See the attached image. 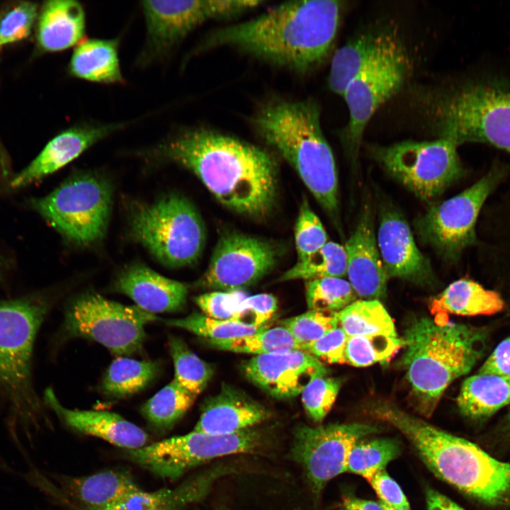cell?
<instances>
[{
    "label": "cell",
    "mask_w": 510,
    "mask_h": 510,
    "mask_svg": "<svg viewBox=\"0 0 510 510\" xmlns=\"http://www.w3.org/2000/svg\"><path fill=\"white\" fill-rule=\"evenodd\" d=\"M193 173L226 208L252 217L266 215L277 193V166L265 150L205 129L178 131L149 153Z\"/></svg>",
    "instance_id": "6da1fadb"
},
{
    "label": "cell",
    "mask_w": 510,
    "mask_h": 510,
    "mask_svg": "<svg viewBox=\"0 0 510 510\" xmlns=\"http://www.w3.org/2000/svg\"><path fill=\"white\" fill-rule=\"evenodd\" d=\"M341 8L338 1H288L254 19L215 31L205 45L232 46L272 64L305 72L328 56Z\"/></svg>",
    "instance_id": "7a4b0ae2"
},
{
    "label": "cell",
    "mask_w": 510,
    "mask_h": 510,
    "mask_svg": "<svg viewBox=\"0 0 510 510\" xmlns=\"http://www.w3.org/2000/svg\"><path fill=\"white\" fill-rule=\"evenodd\" d=\"M372 413L400 431L439 478L475 499L510 506V463L499 461L465 439L450 434L390 402H378Z\"/></svg>",
    "instance_id": "3957f363"
},
{
    "label": "cell",
    "mask_w": 510,
    "mask_h": 510,
    "mask_svg": "<svg viewBox=\"0 0 510 510\" xmlns=\"http://www.w3.org/2000/svg\"><path fill=\"white\" fill-rule=\"evenodd\" d=\"M402 364L419 411L430 416L449 385L481 357L484 334L463 324L416 319L405 329Z\"/></svg>",
    "instance_id": "277c9868"
},
{
    "label": "cell",
    "mask_w": 510,
    "mask_h": 510,
    "mask_svg": "<svg viewBox=\"0 0 510 510\" xmlns=\"http://www.w3.org/2000/svg\"><path fill=\"white\" fill-rule=\"evenodd\" d=\"M319 115L314 102L278 100L262 107L253 123L261 137L294 168L324 210L336 217L337 171Z\"/></svg>",
    "instance_id": "5b68a950"
},
{
    "label": "cell",
    "mask_w": 510,
    "mask_h": 510,
    "mask_svg": "<svg viewBox=\"0 0 510 510\" xmlns=\"http://www.w3.org/2000/svg\"><path fill=\"white\" fill-rule=\"evenodd\" d=\"M438 137L485 143L510 153V79L483 74L444 92L433 108Z\"/></svg>",
    "instance_id": "8992f818"
},
{
    "label": "cell",
    "mask_w": 510,
    "mask_h": 510,
    "mask_svg": "<svg viewBox=\"0 0 510 510\" xmlns=\"http://www.w3.org/2000/svg\"><path fill=\"white\" fill-rule=\"evenodd\" d=\"M47 310V301L40 295L0 301V402L8 406L11 420L24 426L34 420L38 408L31 359Z\"/></svg>",
    "instance_id": "52a82bcc"
},
{
    "label": "cell",
    "mask_w": 510,
    "mask_h": 510,
    "mask_svg": "<svg viewBox=\"0 0 510 510\" xmlns=\"http://www.w3.org/2000/svg\"><path fill=\"white\" fill-rule=\"evenodd\" d=\"M132 237L161 264L181 268L194 264L205 242L203 222L186 198L167 194L151 203H140L130 210Z\"/></svg>",
    "instance_id": "ba28073f"
},
{
    "label": "cell",
    "mask_w": 510,
    "mask_h": 510,
    "mask_svg": "<svg viewBox=\"0 0 510 510\" xmlns=\"http://www.w3.org/2000/svg\"><path fill=\"white\" fill-rule=\"evenodd\" d=\"M112 187L96 174L72 176L48 195L31 200V205L61 235L74 244L100 241L109 222Z\"/></svg>",
    "instance_id": "9c48e42d"
},
{
    "label": "cell",
    "mask_w": 510,
    "mask_h": 510,
    "mask_svg": "<svg viewBox=\"0 0 510 510\" xmlns=\"http://www.w3.org/2000/svg\"><path fill=\"white\" fill-rule=\"evenodd\" d=\"M409 69V60L400 40L391 33L382 32L376 52L341 96L349 113L344 137L351 156L357 155L371 117L400 90Z\"/></svg>",
    "instance_id": "30bf717a"
},
{
    "label": "cell",
    "mask_w": 510,
    "mask_h": 510,
    "mask_svg": "<svg viewBox=\"0 0 510 510\" xmlns=\"http://www.w3.org/2000/svg\"><path fill=\"white\" fill-rule=\"evenodd\" d=\"M458 146L438 137L432 141H403L373 149L375 159L416 197L430 202L464 174Z\"/></svg>",
    "instance_id": "8fae6325"
},
{
    "label": "cell",
    "mask_w": 510,
    "mask_h": 510,
    "mask_svg": "<svg viewBox=\"0 0 510 510\" xmlns=\"http://www.w3.org/2000/svg\"><path fill=\"white\" fill-rule=\"evenodd\" d=\"M260 431L250 428L230 435L193 431L145 446L127 450L128 458L154 475L175 480L190 469L212 459L255 453L263 445Z\"/></svg>",
    "instance_id": "7c38bea8"
},
{
    "label": "cell",
    "mask_w": 510,
    "mask_h": 510,
    "mask_svg": "<svg viewBox=\"0 0 510 510\" xmlns=\"http://www.w3.org/2000/svg\"><path fill=\"white\" fill-rule=\"evenodd\" d=\"M159 319L137 306L124 305L91 292L70 302L64 329L69 335L97 341L122 357L140 351L145 339V326Z\"/></svg>",
    "instance_id": "4fadbf2b"
},
{
    "label": "cell",
    "mask_w": 510,
    "mask_h": 510,
    "mask_svg": "<svg viewBox=\"0 0 510 510\" xmlns=\"http://www.w3.org/2000/svg\"><path fill=\"white\" fill-rule=\"evenodd\" d=\"M259 0L143 1L145 41L137 64L164 57L193 28L210 19L227 18L258 7Z\"/></svg>",
    "instance_id": "5bb4252c"
},
{
    "label": "cell",
    "mask_w": 510,
    "mask_h": 510,
    "mask_svg": "<svg viewBox=\"0 0 510 510\" xmlns=\"http://www.w3.org/2000/svg\"><path fill=\"white\" fill-rule=\"evenodd\" d=\"M498 178L497 173L491 171L457 196L431 206L415 221L420 240L443 259H457L475 243L477 218Z\"/></svg>",
    "instance_id": "9a60e30c"
},
{
    "label": "cell",
    "mask_w": 510,
    "mask_h": 510,
    "mask_svg": "<svg viewBox=\"0 0 510 510\" xmlns=\"http://www.w3.org/2000/svg\"><path fill=\"white\" fill-rule=\"evenodd\" d=\"M379 431L376 426L360 423L301 426L295 431L291 455L303 467L313 492L319 494L331 479L346 472L353 446Z\"/></svg>",
    "instance_id": "2e32d148"
},
{
    "label": "cell",
    "mask_w": 510,
    "mask_h": 510,
    "mask_svg": "<svg viewBox=\"0 0 510 510\" xmlns=\"http://www.w3.org/2000/svg\"><path fill=\"white\" fill-rule=\"evenodd\" d=\"M280 256V248L270 241L243 233H225L196 285L220 291L241 290L271 272Z\"/></svg>",
    "instance_id": "e0dca14e"
},
{
    "label": "cell",
    "mask_w": 510,
    "mask_h": 510,
    "mask_svg": "<svg viewBox=\"0 0 510 510\" xmlns=\"http://www.w3.org/2000/svg\"><path fill=\"white\" fill-rule=\"evenodd\" d=\"M242 368L249 380L278 399L298 396L312 380L329 373L320 360L302 350L255 356Z\"/></svg>",
    "instance_id": "ac0fdd59"
},
{
    "label": "cell",
    "mask_w": 510,
    "mask_h": 510,
    "mask_svg": "<svg viewBox=\"0 0 510 510\" xmlns=\"http://www.w3.org/2000/svg\"><path fill=\"white\" fill-rule=\"evenodd\" d=\"M128 125L126 122H82L64 130L49 141L30 164L13 178L11 186L24 187L41 180Z\"/></svg>",
    "instance_id": "d6986e66"
},
{
    "label": "cell",
    "mask_w": 510,
    "mask_h": 510,
    "mask_svg": "<svg viewBox=\"0 0 510 510\" xmlns=\"http://www.w3.org/2000/svg\"><path fill=\"white\" fill-rule=\"evenodd\" d=\"M377 244L388 278L423 285L434 280L429 260L417 247L409 225L397 210H382Z\"/></svg>",
    "instance_id": "ffe728a7"
},
{
    "label": "cell",
    "mask_w": 510,
    "mask_h": 510,
    "mask_svg": "<svg viewBox=\"0 0 510 510\" xmlns=\"http://www.w3.org/2000/svg\"><path fill=\"white\" fill-rule=\"evenodd\" d=\"M349 283L356 295L367 300L385 297L388 276L375 238L373 216L366 206L345 245Z\"/></svg>",
    "instance_id": "44dd1931"
},
{
    "label": "cell",
    "mask_w": 510,
    "mask_h": 510,
    "mask_svg": "<svg viewBox=\"0 0 510 510\" xmlns=\"http://www.w3.org/2000/svg\"><path fill=\"white\" fill-rule=\"evenodd\" d=\"M114 289L153 314L181 310L188 293L186 284L168 278L141 264L124 268L115 280Z\"/></svg>",
    "instance_id": "7402d4cb"
},
{
    "label": "cell",
    "mask_w": 510,
    "mask_h": 510,
    "mask_svg": "<svg viewBox=\"0 0 510 510\" xmlns=\"http://www.w3.org/2000/svg\"><path fill=\"white\" fill-rule=\"evenodd\" d=\"M268 416L266 408L244 392L227 385L203 402L193 431L230 435L251 428Z\"/></svg>",
    "instance_id": "603a6c76"
},
{
    "label": "cell",
    "mask_w": 510,
    "mask_h": 510,
    "mask_svg": "<svg viewBox=\"0 0 510 510\" xmlns=\"http://www.w3.org/2000/svg\"><path fill=\"white\" fill-rule=\"evenodd\" d=\"M45 401L68 426L80 433L127 450L142 448L148 442V434L143 429L114 412L68 409L60 403L51 388L45 390Z\"/></svg>",
    "instance_id": "cb8c5ba5"
},
{
    "label": "cell",
    "mask_w": 510,
    "mask_h": 510,
    "mask_svg": "<svg viewBox=\"0 0 510 510\" xmlns=\"http://www.w3.org/2000/svg\"><path fill=\"white\" fill-rule=\"evenodd\" d=\"M62 484L63 493L57 498L81 510H107L142 490L129 472L120 470L65 478Z\"/></svg>",
    "instance_id": "d4e9b609"
},
{
    "label": "cell",
    "mask_w": 510,
    "mask_h": 510,
    "mask_svg": "<svg viewBox=\"0 0 510 510\" xmlns=\"http://www.w3.org/2000/svg\"><path fill=\"white\" fill-rule=\"evenodd\" d=\"M86 30V12L74 0H51L40 11L37 40L45 52H55L76 46Z\"/></svg>",
    "instance_id": "484cf974"
},
{
    "label": "cell",
    "mask_w": 510,
    "mask_h": 510,
    "mask_svg": "<svg viewBox=\"0 0 510 510\" xmlns=\"http://www.w3.org/2000/svg\"><path fill=\"white\" fill-rule=\"evenodd\" d=\"M67 68L69 75L76 79L103 84H124L119 39L81 40L75 46Z\"/></svg>",
    "instance_id": "4316f807"
},
{
    "label": "cell",
    "mask_w": 510,
    "mask_h": 510,
    "mask_svg": "<svg viewBox=\"0 0 510 510\" xmlns=\"http://www.w3.org/2000/svg\"><path fill=\"white\" fill-rule=\"evenodd\" d=\"M456 402L460 413L483 420L510 404V376L479 373L462 383Z\"/></svg>",
    "instance_id": "83f0119b"
},
{
    "label": "cell",
    "mask_w": 510,
    "mask_h": 510,
    "mask_svg": "<svg viewBox=\"0 0 510 510\" xmlns=\"http://www.w3.org/2000/svg\"><path fill=\"white\" fill-rule=\"evenodd\" d=\"M504 307L501 296L485 289L478 283L461 278L451 283L443 291L431 298L432 314L450 313L463 316L493 314Z\"/></svg>",
    "instance_id": "f1b7e54d"
},
{
    "label": "cell",
    "mask_w": 510,
    "mask_h": 510,
    "mask_svg": "<svg viewBox=\"0 0 510 510\" xmlns=\"http://www.w3.org/2000/svg\"><path fill=\"white\" fill-rule=\"evenodd\" d=\"M216 472L191 478L173 489L154 492L140 490L107 510H181L185 506L202 499L208 492ZM72 510H81L69 506Z\"/></svg>",
    "instance_id": "f546056e"
},
{
    "label": "cell",
    "mask_w": 510,
    "mask_h": 510,
    "mask_svg": "<svg viewBox=\"0 0 510 510\" xmlns=\"http://www.w3.org/2000/svg\"><path fill=\"white\" fill-rule=\"evenodd\" d=\"M382 35V32L361 35L336 51L329 76L332 91L342 96L348 84L376 52Z\"/></svg>",
    "instance_id": "4dcf8cb0"
},
{
    "label": "cell",
    "mask_w": 510,
    "mask_h": 510,
    "mask_svg": "<svg viewBox=\"0 0 510 510\" xmlns=\"http://www.w3.org/2000/svg\"><path fill=\"white\" fill-rule=\"evenodd\" d=\"M157 363L137 361L125 357L114 360L108 367L101 383L103 392L108 397L121 399L142 390L156 377Z\"/></svg>",
    "instance_id": "1f68e13d"
},
{
    "label": "cell",
    "mask_w": 510,
    "mask_h": 510,
    "mask_svg": "<svg viewBox=\"0 0 510 510\" xmlns=\"http://www.w3.org/2000/svg\"><path fill=\"white\" fill-rule=\"evenodd\" d=\"M339 326L348 336H397L394 322L378 300H356L336 312Z\"/></svg>",
    "instance_id": "d6a6232c"
},
{
    "label": "cell",
    "mask_w": 510,
    "mask_h": 510,
    "mask_svg": "<svg viewBox=\"0 0 510 510\" xmlns=\"http://www.w3.org/2000/svg\"><path fill=\"white\" fill-rule=\"evenodd\" d=\"M196 398L173 380L143 404L142 414L153 427L169 429L191 408Z\"/></svg>",
    "instance_id": "836d02e7"
},
{
    "label": "cell",
    "mask_w": 510,
    "mask_h": 510,
    "mask_svg": "<svg viewBox=\"0 0 510 510\" xmlns=\"http://www.w3.org/2000/svg\"><path fill=\"white\" fill-rule=\"evenodd\" d=\"M346 273L347 257L344 246L334 242H327L307 259L297 261L279 277L278 281L342 278L346 276Z\"/></svg>",
    "instance_id": "e575fe53"
},
{
    "label": "cell",
    "mask_w": 510,
    "mask_h": 510,
    "mask_svg": "<svg viewBox=\"0 0 510 510\" xmlns=\"http://www.w3.org/2000/svg\"><path fill=\"white\" fill-rule=\"evenodd\" d=\"M205 340L210 346L219 350L255 356L290 350H302V346L292 334L281 326L268 327L253 334L234 339Z\"/></svg>",
    "instance_id": "d590c367"
},
{
    "label": "cell",
    "mask_w": 510,
    "mask_h": 510,
    "mask_svg": "<svg viewBox=\"0 0 510 510\" xmlns=\"http://www.w3.org/2000/svg\"><path fill=\"white\" fill-rule=\"evenodd\" d=\"M169 348L174 365V379L184 389L197 396L206 387L214 370L177 336H171Z\"/></svg>",
    "instance_id": "8d00e7d4"
},
{
    "label": "cell",
    "mask_w": 510,
    "mask_h": 510,
    "mask_svg": "<svg viewBox=\"0 0 510 510\" xmlns=\"http://www.w3.org/2000/svg\"><path fill=\"white\" fill-rule=\"evenodd\" d=\"M400 453L399 443L393 438L360 441L348 455L346 472L368 479L375 472L385 470V466Z\"/></svg>",
    "instance_id": "74e56055"
},
{
    "label": "cell",
    "mask_w": 510,
    "mask_h": 510,
    "mask_svg": "<svg viewBox=\"0 0 510 510\" xmlns=\"http://www.w3.org/2000/svg\"><path fill=\"white\" fill-rule=\"evenodd\" d=\"M349 281L331 277L307 280L305 297L308 310L339 312L356 300Z\"/></svg>",
    "instance_id": "f35d334b"
},
{
    "label": "cell",
    "mask_w": 510,
    "mask_h": 510,
    "mask_svg": "<svg viewBox=\"0 0 510 510\" xmlns=\"http://www.w3.org/2000/svg\"><path fill=\"white\" fill-rule=\"evenodd\" d=\"M162 321L169 326L184 329L208 340H225L247 336L267 329L270 325L258 327L233 320L215 319L198 312H193L183 318Z\"/></svg>",
    "instance_id": "ab89813d"
},
{
    "label": "cell",
    "mask_w": 510,
    "mask_h": 510,
    "mask_svg": "<svg viewBox=\"0 0 510 510\" xmlns=\"http://www.w3.org/2000/svg\"><path fill=\"white\" fill-rule=\"evenodd\" d=\"M402 346L403 341L398 336H348L346 363L355 367H366L377 363H385L390 360Z\"/></svg>",
    "instance_id": "60d3db41"
},
{
    "label": "cell",
    "mask_w": 510,
    "mask_h": 510,
    "mask_svg": "<svg viewBox=\"0 0 510 510\" xmlns=\"http://www.w3.org/2000/svg\"><path fill=\"white\" fill-rule=\"evenodd\" d=\"M279 326L285 328L303 350L304 346L339 327V320L336 312L309 310L303 314L280 320Z\"/></svg>",
    "instance_id": "b9f144b4"
},
{
    "label": "cell",
    "mask_w": 510,
    "mask_h": 510,
    "mask_svg": "<svg viewBox=\"0 0 510 510\" xmlns=\"http://www.w3.org/2000/svg\"><path fill=\"white\" fill-rule=\"evenodd\" d=\"M295 240L298 262L309 258L328 242L326 230L307 199L301 203L295 226Z\"/></svg>",
    "instance_id": "7bdbcfd3"
},
{
    "label": "cell",
    "mask_w": 510,
    "mask_h": 510,
    "mask_svg": "<svg viewBox=\"0 0 510 510\" xmlns=\"http://www.w3.org/2000/svg\"><path fill=\"white\" fill-rule=\"evenodd\" d=\"M341 386L339 378L325 376L312 380L301 392L302 402L309 416L322 421L331 410Z\"/></svg>",
    "instance_id": "ee69618b"
},
{
    "label": "cell",
    "mask_w": 510,
    "mask_h": 510,
    "mask_svg": "<svg viewBox=\"0 0 510 510\" xmlns=\"http://www.w3.org/2000/svg\"><path fill=\"white\" fill-rule=\"evenodd\" d=\"M38 15L37 4L23 1L0 19V47L27 38Z\"/></svg>",
    "instance_id": "f6af8a7d"
},
{
    "label": "cell",
    "mask_w": 510,
    "mask_h": 510,
    "mask_svg": "<svg viewBox=\"0 0 510 510\" xmlns=\"http://www.w3.org/2000/svg\"><path fill=\"white\" fill-rule=\"evenodd\" d=\"M246 297L241 290H217L198 295L194 301L203 313L209 317L235 321L239 305Z\"/></svg>",
    "instance_id": "bcb514c9"
},
{
    "label": "cell",
    "mask_w": 510,
    "mask_h": 510,
    "mask_svg": "<svg viewBox=\"0 0 510 510\" xmlns=\"http://www.w3.org/2000/svg\"><path fill=\"white\" fill-rule=\"evenodd\" d=\"M278 309L277 299L268 293L246 296L240 303L235 321L261 327L269 322Z\"/></svg>",
    "instance_id": "7dc6e473"
},
{
    "label": "cell",
    "mask_w": 510,
    "mask_h": 510,
    "mask_svg": "<svg viewBox=\"0 0 510 510\" xmlns=\"http://www.w3.org/2000/svg\"><path fill=\"white\" fill-rule=\"evenodd\" d=\"M348 338L346 333L339 326L317 341L304 346L303 351L330 363H346Z\"/></svg>",
    "instance_id": "c3c4849f"
},
{
    "label": "cell",
    "mask_w": 510,
    "mask_h": 510,
    "mask_svg": "<svg viewBox=\"0 0 510 510\" xmlns=\"http://www.w3.org/2000/svg\"><path fill=\"white\" fill-rule=\"evenodd\" d=\"M381 503L393 509H409V504L399 484L385 472L378 471L368 477Z\"/></svg>",
    "instance_id": "681fc988"
},
{
    "label": "cell",
    "mask_w": 510,
    "mask_h": 510,
    "mask_svg": "<svg viewBox=\"0 0 510 510\" xmlns=\"http://www.w3.org/2000/svg\"><path fill=\"white\" fill-rule=\"evenodd\" d=\"M478 373L510 376V336L497 346Z\"/></svg>",
    "instance_id": "f907efd6"
},
{
    "label": "cell",
    "mask_w": 510,
    "mask_h": 510,
    "mask_svg": "<svg viewBox=\"0 0 510 510\" xmlns=\"http://www.w3.org/2000/svg\"><path fill=\"white\" fill-rule=\"evenodd\" d=\"M427 510H465L446 496L429 489L426 492Z\"/></svg>",
    "instance_id": "816d5d0a"
},
{
    "label": "cell",
    "mask_w": 510,
    "mask_h": 510,
    "mask_svg": "<svg viewBox=\"0 0 510 510\" xmlns=\"http://www.w3.org/2000/svg\"><path fill=\"white\" fill-rule=\"evenodd\" d=\"M342 507L344 510H385L380 503L353 497H346Z\"/></svg>",
    "instance_id": "f5cc1de1"
},
{
    "label": "cell",
    "mask_w": 510,
    "mask_h": 510,
    "mask_svg": "<svg viewBox=\"0 0 510 510\" xmlns=\"http://www.w3.org/2000/svg\"><path fill=\"white\" fill-rule=\"evenodd\" d=\"M506 429L508 434L510 435V410L508 412L505 419Z\"/></svg>",
    "instance_id": "db71d44e"
},
{
    "label": "cell",
    "mask_w": 510,
    "mask_h": 510,
    "mask_svg": "<svg viewBox=\"0 0 510 510\" xmlns=\"http://www.w3.org/2000/svg\"><path fill=\"white\" fill-rule=\"evenodd\" d=\"M380 504H382V506H383V508H384V509H385V510H409V509H393V508L389 507V506H386V505H385V504H382L381 502H380Z\"/></svg>",
    "instance_id": "11a10c76"
}]
</instances>
